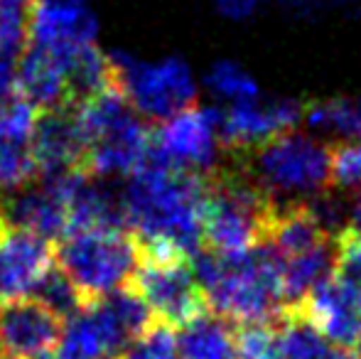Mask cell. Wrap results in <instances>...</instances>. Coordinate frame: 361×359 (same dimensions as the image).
Listing matches in <instances>:
<instances>
[{
    "mask_svg": "<svg viewBox=\"0 0 361 359\" xmlns=\"http://www.w3.org/2000/svg\"><path fill=\"white\" fill-rule=\"evenodd\" d=\"M126 219L145 244H165L197 256L204 244L207 178L185 173L150 150L123 190Z\"/></svg>",
    "mask_w": 361,
    "mask_h": 359,
    "instance_id": "obj_1",
    "label": "cell"
},
{
    "mask_svg": "<svg viewBox=\"0 0 361 359\" xmlns=\"http://www.w3.org/2000/svg\"><path fill=\"white\" fill-rule=\"evenodd\" d=\"M192 259L207 308L214 315L236 325L271 322L286 315L276 259L263 244L236 259H221L207 251Z\"/></svg>",
    "mask_w": 361,
    "mask_h": 359,
    "instance_id": "obj_2",
    "label": "cell"
},
{
    "mask_svg": "<svg viewBox=\"0 0 361 359\" xmlns=\"http://www.w3.org/2000/svg\"><path fill=\"white\" fill-rule=\"evenodd\" d=\"M273 202L246 173H214L207 178L204 244L202 251L236 259L263 244Z\"/></svg>",
    "mask_w": 361,
    "mask_h": 359,
    "instance_id": "obj_3",
    "label": "cell"
},
{
    "mask_svg": "<svg viewBox=\"0 0 361 359\" xmlns=\"http://www.w3.org/2000/svg\"><path fill=\"white\" fill-rule=\"evenodd\" d=\"M140 264L133 231L89 229L57 241V266L69 276L84 303H94L128 288Z\"/></svg>",
    "mask_w": 361,
    "mask_h": 359,
    "instance_id": "obj_4",
    "label": "cell"
},
{
    "mask_svg": "<svg viewBox=\"0 0 361 359\" xmlns=\"http://www.w3.org/2000/svg\"><path fill=\"white\" fill-rule=\"evenodd\" d=\"M246 170L261 192L273 202L286 205L302 202L329 185V148L307 133L290 130L268 140L246 155Z\"/></svg>",
    "mask_w": 361,
    "mask_h": 359,
    "instance_id": "obj_5",
    "label": "cell"
},
{
    "mask_svg": "<svg viewBox=\"0 0 361 359\" xmlns=\"http://www.w3.org/2000/svg\"><path fill=\"white\" fill-rule=\"evenodd\" d=\"M155 322L143 298L133 288H121L101 300L86 303L69 317L59 347L81 359H116Z\"/></svg>",
    "mask_w": 361,
    "mask_h": 359,
    "instance_id": "obj_6",
    "label": "cell"
},
{
    "mask_svg": "<svg viewBox=\"0 0 361 359\" xmlns=\"http://www.w3.org/2000/svg\"><path fill=\"white\" fill-rule=\"evenodd\" d=\"M138 246L140 264L128 288L143 298L157 322L170 327L185 325L209 310L192 266V256L165 244L138 241Z\"/></svg>",
    "mask_w": 361,
    "mask_h": 359,
    "instance_id": "obj_7",
    "label": "cell"
},
{
    "mask_svg": "<svg viewBox=\"0 0 361 359\" xmlns=\"http://www.w3.org/2000/svg\"><path fill=\"white\" fill-rule=\"evenodd\" d=\"M109 59L114 87L138 116L165 121L195 101L197 82L182 59L167 57L157 62H140L126 52H114Z\"/></svg>",
    "mask_w": 361,
    "mask_h": 359,
    "instance_id": "obj_8",
    "label": "cell"
},
{
    "mask_svg": "<svg viewBox=\"0 0 361 359\" xmlns=\"http://www.w3.org/2000/svg\"><path fill=\"white\" fill-rule=\"evenodd\" d=\"M219 121L221 111L195 104L187 106L170 118L160 121V128L152 133V153L185 173L202 175L214 170L221 150Z\"/></svg>",
    "mask_w": 361,
    "mask_h": 359,
    "instance_id": "obj_9",
    "label": "cell"
},
{
    "mask_svg": "<svg viewBox=\"0 0 361 359\" xmlns=\"http://www.w3.org/2000/svg\"><path fill=\"white\" fill-rule=\"evenodd\" d=\"M295 312L337 347L349 350L361 342V283L357 281L332 271L305 296Z\"/></svg>",
    "mask_w": 361,
    "mask_h": 359,
    "instance_id": "obj_10",
    "label": "cell"
},
{
    "mask_svg": "<svg viewBox=\"0 0 361 359\" xmlns=\"http://www.w3.org/2000/svg\"><path fill=\"white\" fill-rule=\"evenodd\" d=\"M57 264V244L10 224L0 209V298H30Z\"/></svg>",
    "mask_w": 361,
    "mask_h": 359,
    "instance_id": "obj_11",
    "label": "cell"
},
{
    "mask_svg": "<svg viewBox=\"0 0 361 359\" xmlns=\"http://www.w3.org/2000/svg\"><path fill=\"white\" fill-rule=\"evenodd\" d=\"M30 150L39 180L59 178L76 170L86 173V138L74 106L39 111L30 135Z\"/></svg>",
    "mask_w": 361,
    "mask_h": 359,
    "instance_id": "obj_12",
    "label": "cell"
},
{
    "mask_svg": "<svg viewBox=\"0 0 361 359\" xmlns=\"http://www.w3.org/2000/svg\"><path fill=\"white\" fill-rule=\"evenodd\" d=\"M64 320L35 298L0 303V355L37 359L62 342Z\"/></svg>",
    "mask_w": 361,
    "mask_h": 359,
    "instance_id": "obj_13",
    "label": "cell"
},
{
    "mask_svg": "<svg viewBox=\"0 0 361 359\" xmlns=\"http://www.w3.org/2000/svg\"><path fill=\"white\" fill-rule=\"evenodd\" d=\"M302 116L305 106L293 104V101H266V104H261L256 99L246 101V104L228 106L226 111H221V121H219L221 145L248 155L261 145H266L268 140L295 130Z\"/></svg>",
    "mask_w": 361,
    "mask_h": 359,
    "instance_id": "obj_14",
    "label": "cell"
},
{
    "mask_svg": "<svg viewBox=\"0 0 361 359\" xmlns=\"http://www.w3.org/2000/svg\"><path fill=\"white\" fill-rule=\"evenodd\" d=\"M5 219L25 231L42 236L47 241H62L69 229L67 200L54 185H27L0 202Z\"/></svg>",
    "mask_w": 361,
    "mask_h": 359,
    "instance_id": "obj_15",
    "label": "cell"
},
{
    "mask_svg": "<svg viewBox=\"0 0 361 359\" xmlns=\"http://www.w3.org/2000/svg\"><path fill=\"white\" fill-rule=\"evenodd\" d=\"M18 94L37 111L69 106L67 64L49 49L27 42L18 62Z\"/></svg>",
    "mask_w": 361,
    "mask_h": 359,
    "instance_id": "obj_16",
    "label": "cell"
},
{
    "mask_svg": "<svg viewBox=\"0 0 361 359\" xmlns=\"http://www.w3.org/2000/svg\"><path fill=\"white\" fill-rule=\"evenodd\" d=\"M180 359H236L233 327L212 310L185 322L177 335Z\"/></svg>",
    "mask_w": 361,
    "mask_h": 359,
    "instance_id": "obj_17",
    "label": "cell"
},
{
    "mask_svg": "<svg viewBox=\"0 0 361 359\" xmlns=\"http://www.w3.org/2000/svg\"><path fill=\"white\" fill-rule=\"evenodd\" d=\"M278 340H281V359H361L329 342L312 322H307L295 310L283 315Z\"/></svg>",
    "mask_w": 361,
    "mask_h": 359,
    "instance_id": "obj_18",
    "label": "cell"
},
{
    "mask_svg": "<svg viewBox=\"0 0 361 359\" xmlns=\"http://www.w3.org/2000/svg\"><path fill=\"white\" fill-rule=\"evenodd\" d=\"M302 121L314 130L339 133L347 135V138H361V96L310 104L305 106Z\"/></svg>",
    "mask_w": 361,
    "mask_h": 359,
    "instance_id": "obj_19",
    "label": "cell"
},
{
    "mask_svg": "<svg viewBox=\"0 0 361 359\" xmlns=\"http://www.w3.org/2000/svg\"><path fill=\"white\" fill-rule=\"evenodd\" d=\"M207 87L212 94L221 101H228V106L246 104V101H256L261 96L258 82L236 62H216L214 67L207 72Z\"/></svg>",
    "mask_w": 361,
    "mask_h": 359,
    "instance_id": "obj_20",
    "label": "cell"
},
{
    "mask_svg": "<svg viewBox=\"0 0 361 359\" xmlns=\"http://www.w3.org/2000/svg\"><path fill=\"white\" fill-rule=\"evenodd\" d=\"M30 298L39 300L44 308H49L54 315L62 317L64 322H67L69 317H74L76 312L86 305L84 298H81L79 291H76V286L69 281V276L59 269L57 264H54L47 276L37 283V288H35Z\"/></svg>",
    "mask_w": 361,
    "mask_h": 359,
    "instance_id": "obj_21",
    "label": "cell"
},
{
    "mask_svg": "<svg viewBox=\"0 0 361 359\" xmlns=\"http://www.w3.org/2000/svg\"><path fill=\"white\" fill-rule=\"evenodd\" d=\"M37 178L30 143L0 138V190L18 192Z\"/></svg>",
    "mask_w": 361,
    "mask_h": 359,
    "instance_id": "obj_22",
    "label": "cell"
},
{
    "mask_svg": "<svg viewBox=\"0 0 361 359\" xmlns=\"http://www.w3.org/2000/svg\"><path fill=\"white\" fill-rule=\"evenodd\" d=\"M30 3L0 0V57H20L30 39Z\"/></svg>",
    "mask_w": 361,
    "mask_h": 359,
    "instance_id": "obj_23",
    "label": "cell"
},
{
    "mask_svg": "<svg viewBox=\"0 0 361 359\" xmlns=\"http://www.w3.org/2000/svg\"><path fill=\"white\" fill-rule=\"evenodd\" d=\"M236 359H281V340L271 322H251L233 330Z\"/></svg>",
    "mask_w": 361,
    "mask_h": 359,
    "instance_id": "obj_24",
    "label": "cell"
},
{
    "mask_svg": "<svg viewBox=\"0 0 361 359\" xmlns=\"http://www.w3.org/2000/svg\"><path fill=\"white\" fill-rule=\"evenodd\" d=\"M329 185L361 192V138H349L329 150Z\"/></svg>",
    "mask_w": 361,
    "mask_h": 359,
    "instance_id": "obj_25",
    "label": "cell"
},
{
    "mask_svg": "<svg viewBox=\"0 0 361 359\" xmlns=\"http://www.w3.org/2000/svg\"><path fill=\"white\" fill-rule=\"evenodd\" d=\"M116 359H180L177 350V335L170 325L155 322L150 330H145L128 350Z\"/></svg>",
    "mask_w": 361,
    "mask_h": 359,
    "instance_id": "obj_26",
    "label": "cell"
},
{
    "mask_svg": "<svg viewBox=\"0 0 361 359\" xmlns=\"http://www.w3.org/2000/svg\"><path fill=\"white\" fill-rule=\"evenodd\" d=\"M334 273L349 278V281L361 283V231L342 229L334 239Z\"/></svg>",
    "mask_w": 361,
    "mask_h": 359,
    "instance_id": "obj_27",
    "label": "cell"
},
{
    "mask_svg": "<svg viewBox=\"0 0 361 359\" xmlns=\"http://www.w3.org/2000/svg\"><path fill=\"white\" fill-rule=\"evenodd\" d=\"M216 8L221 10V15L231 20H246L256 13L258 0H214Z\"/></svg>",
    "mask_w": 361,
    "mask_h": 359,
    "instance_id": "obj_28",
    "label": "cell"
},
{
    "mask_svg": "<svg viewBox=\"0 0 361 359\" xmlns=\"http://www.w3.org/2000/svg\"><path fill=\"white\" fill-rule=\"evenodd\" d=\"M349 226L352 229H357L361 231V195L354 200V205H352V212H349Z\"/></svg>",
    "mask_w": 361,
    "mask_h": 359,
    "instance_id": "obj_29",
    "label": "cell"
},
{
    "mask_svg": "<svg viewBox=\"0 0 361 359\" xmlns=\"http://www.w3.org/2000/svg\"><path fill=\"white\" fill-rule=\"evenodd\" d=\"M37 359H81V357L69 355V352L62 350V347H54L52 352H47V355H42V357H37Z\"/></svg>",
    "mask_w": 361,
    "mask_h": 359,
    "instance_id": "obj_30",
    "label": "cell"
},
{
    "mask_svg": "<svg viewBox=\"0 0 361 359\" xmlns=\"http://www.w3.org/2000/svg\"><path fill=\"white\" fill-rule=\"evenodd\" d=\"M0 359H8V357H3V355H0Z\"/></svg>",
    "mask_w": 361,
    "mask_h": 359,
    "instance_id": "obj_31",
    "label": "cell"
},
{
    "mask_svg": "<svg viewBox=\"0 0 361 359\" xmlns=\"http://www.w3.org/2000/svg\"><path fill=\"white\" fill-rule=\"evenodd\" d=\"M359 347H361V342H359Z\"/></svg>",
    "mask_w": 361,
    "mask_h": 359,
    "instance_id": "obj_32",
    "label": "cell"
}]
</instances>
